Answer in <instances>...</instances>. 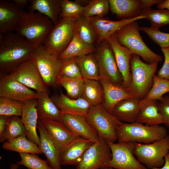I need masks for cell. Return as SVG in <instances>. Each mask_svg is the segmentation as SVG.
Returning <instances> with one entry per match:
<instances>
[{
	"label": "cell",
	"instance_id": "484cf974",
	"mask_svg": "<svg viewBox=\"0 0 169 169\" xmlns=\"http://www.w3.org/2000/svg\"><path fill=\"white\" fill-rule=\"evenodd\" d=\"M112 14L117 18H133L141 15L142 10L141 0H109Z\"/></svg>",
	"mask_w": 169,
	"mask_h": 169
},
{
	"label": "cell",
	"instance_id": "f546056e",
	"mask_svg": "<svg viewBox=\"0 0 169 169\" xmlns=\"http://www.w3.org/2000/svg\"><path fill=\"white\" fill-rule=\"evenodd\" d=\"M96 48L94 45L84 42L76 32L66 49L59 56L63 61H66L76 57L95 53Z\"/></svg>",
	"mask_w": 169,
	"mask_h": 169
},
{
	"label": "cell",
	"instance_id": "ffe728a7",
	"mask_svg": "<svg viewBox=\"0 0 169 169\" xmlns=\"http://www.w3.org/2000/svg\"><path fill=\"white\" fill-rule=\"evenodd\" d=\"M93 143L91 141L79 137L74 139L61 150V165L76 166L85 151Z\"/></svg>",
	"mask_w": 169,
	"mask_h": 169
},
{
	"label": "cell",
	"instance_id": "277c9868",
	"mask_svg": "<svg viewBox=\"0 0 169 169\" xmlns=\"http://www.w3.org/2000/svg\"><path fill=\"white\" fill-rule=\"evenodd\" d=\"M136 21L130 23L114 33L119 43L128 49L132 54L141 56L146 63L150 64L162 61L161 56L151 50L142 39Z\"/></svg>",
	"mask_w": 169,
	"mask_h": 169
},
{
	"label": "cell",
	"instance_id": "c3c4849f",
	"mask_svg": "<svg viewBox=\"0 0 169 169\" xmlns=\"http://www.w3.org/2000/svg\"><path fill=\"white\" fill-rule=\"evenodd\" d=\"M10 117V116L0 115V136L2 135Z\"/></svg>",
	"mask_w": 169,
	"mask_h": 169
},
{
	"label": "cell",
	"instance_id": "4fadbf2b",
	"mask_svg": "<svg viewBox=\"0 0 169 169\" xmlns=\"http://www.w3.org/2000/svg\"><path fill=\"white\" fill-rule=\"evenodd\" d=\"M0 76V97L23 102L38 98L37 92L18 81L12 72Z\"/></svg>",
	"mask_w": 169,
	"mask_h": 169
},
{
	"label": "cell",
	"instance_id": "60d3db41",
	"mask_svg": "<svg viewBox=\"0 0 169 169\" xmlns=\"http://www.w3.org/2000/svg\"><path fill=\"white\" fill-rule=\"evenodd\" d=\"M24 102L0 97V115L21 116Z\"/></svg>",
	"mask_w": 169,
	"mask_h": 169
},
{
	"label": "cell",
	"instance_id": "ba28073f",
	"mask_svg": "<svg viewBox=\"0 0 169 169\" xmlns=\"http://www.w3.org/2000/svg\"><path fill=\"white\" fill-rule=\"evenodd\" d=\"M75 21L71 18H59L43 44L49 51L59 56L67 47L74 37Z\"/></svg>",
	"mask_w": 169,
	"mask_h": 169
},
{
	"label": "cell",
	"instance_id": "8fae6325",
	"mask_svg": "<svg viewBox=\"0 0 169 169\" xmlns=\"http://www.w3.org/2000/svg\"><path fill=\"white\" fill-rule=\"evenodd\" d=\"M107 142L111 149L112 158L106 164L105 167L115 169H147L134 156L135 143Z\"/></svg>",
	"mask_w": 169,
	"mask_h": 169
},
{
	"label": "cell",
	"instance_id": "11a10c76",
	"mask_svg": "<svg viewBox=\"0 0 169 169\" xmlns=\"http://www.w3.org/2000/svg\"><path fill=\"white\" fill-rule=\"evenodd\" d=\"M111 169H113V168H111Z\"/></svg>",
	"mask_w": 169,
	"mask_h": 169
},
{
	"label": "cell",
	"instance_id": "30bf717a",
	"mask_svg": "<svg viewBox=\"0 0 169 169\" xmlns=\"http://www.w3.org/2000/svg\"><path fill=\"white\" fill-rule=\"evenodd\" d=\"M94 54L98 66L99 80L122 86V77L113 50L106 40L97 44Z\"/></svg>",
	"mask_w": 169,
	"mask_h": 169
},
{
	"label": "cell",
	"instance_id": "681fc988",
	"mask_svg": "<svg viewBox=\"0 0 169 169\" xmlns=\"http://www.w3.org/2000/svg\"><path fill=\"white\" fill-rule=\"evenodd\" d=\"M12 1L15 5L21 10H23L24 8L30 2V0H13Z\"/></svg>",
	"mask_w": 169,
	"mask_h": 169
},
{
	"label": "cell",
	"instance_id": "4316f807",
	"mask_svg": "<svg viewBox=\"0 0 169 169\" xmlns=\"http://www.w3.org/2000/svg\"><path fill=\"white\" fill-rule=\"evenodd\" d=\"M38 93L36 108L38 120L50 119L61 121L63 112L49 97L48 93Z\"/></svg>",
	"mask_w": 169,
	"mask_h": 169
},
{
	"label": "cell",
	"instance_id": "816d5d0a",
	"mask_svg": "<svg viewBox=\"0 0 169 169\" xmlns=\"http://www.w3.org/2000/svg\"><path fill=\"white\" fill-rule=\"evenodd\" d=\"M158 9H166L169 10V0H163L157 5Z\"/></svg>",
	"mask_w": 169,
	"mask_h": 169
},
{
	"label": "cell",
	"instance_id": "8992f818",
	"mask_svg": "<svg viewBox=\"0 0 169 169\" xmlns=\"http://www.w3.org/2000/svg\"><path fill=\"white\" fill-rule=\"evenodd\" d=\"M85 117L99 137L108 142L114 143L117 140V130L122 122L108 112L101 104L91 106Z\"/></svg>",
	"mask_w": 169,
	"mask_h": 169
},
{
	"label": "cell",
	"instance_id": "4dcf8cb0",
	"mask_svg": "<svg viewBox=\"0 0 169 169\" xmlns=\"http://www.w3.org/2000/svg\"><path fill=\"white\" fill-rule=\"evenodd\" d=\"M84 79L99 80L98 63L94 53L75 57Z\"/></svg>",
	"mask_w": 169,
	"mask_h": 169
},
{
	"label": "cell",
	"instance_id": "f35d334b",
	"mask_svg": "<svg viewBox=\"0 0 169 169\" xmlns=\"http://www.w3.org/2000/svg\"><path fill=\"white\" fill-rule=\"evenodd\" d=\"M110 9L108 0H92L89 1L86 6L84 7L82 16L90 17L94 16L104 17Z\"/></svg>",
	"mask_w": 169,
	"mask_h": 169
},
{
	"label": "cell",
	"instance_id": "b9f144b4",
	"mask_svg": "<svg viewBox=\"0 0 169 169\" xmlns=\"http://www.w3.org/2000/svg\"><path fill=\"white\" fill-rule=\"evenodd\" d=\"M21 160L17 164L23 165L28 169H52L49 166L46 160L40 158L36 154L19 153Z\"/></svg>",
	"mask_w": 169,
	"mask_h": 169
},
{
	"label": "cell",
	"instance_id": "ac0fdd59",
	"mask_svg": "<svg viewBox=\"0 0 169 169\" xmlns=\"http://www.w3.org/2000/svg\"><path fill=\"white\" fill-rule=\"evenodd\" d=\"M22 11L12 0H0V34L5 35L16 31Z\"/></svg>",
	"mask_w": 169,
	"mask_h": 169
},
{
	"label": "cell",
	"instance_id": "7dc6e473",
	"mask_svg": "<svg viewBox=\"0 0 169 169\" xmlns=\"http://www.w3.org/2000/svg\"><path fill=\"white\" fill-rule=\"evenodd\" d=\"M141 8L142 9H146L151 8V6L155 4L157 5L161 3L162 0H141Z\"/></svg>",
	"mask_w": 169,
	"mask_h": 169
},
{
	"label": "cell",
	"instance_id": "d4e9b609",
	"mask_svg": "<svg viewBox=\"0 0 169 169\" xmlns=\"http://www.w3.org/2000/svg\"><path fill=\"white\" fill-rule=\"evenodd\" d=\"M141 100L133 97L123 100L114 107L111 114L122 122L131 123L136 122Z\"/></svg>",
	"mask_w": 169,
	"mask_h": 169
},
{
	"label": "cell",
	"instance_id": "bcb514c9",
	"mask_svg": "<svg viewBox=\"0 0 169 169\" xmlns=\"http://www.w3.org/2000/svg\"><path fill=\"white\" fill-rule=\"evenodd\" d=\"M161 49L164 55V61L156 75L161 78L169 80V48Z\"/></svg>",
	"mask_w": 169,
	"mask_h": 169
},
{
	"label": "cell",
	"instance_id": "e0dca14e",
	"mask_svg": "<svg viewBox=\"0 0 169 169\" xmlns=\"http://www.w3.org/2000/svg\"><path fill=\"white\" fill-rule=\"evenodd\" d=\"M86 18L94 27L97 33L98 36L97 44L106 40L111 35L126 24L139 19L146 18L143 15L118 21H111L104 17L97 16Z\"/></svg>",
	"mask_w": 169,
	"mask_h": 169
},
{
	"label": "cell",
	"instance_id": "ee69618b",
	"mask_svg": "<svg viewBox=\"0 0 169 169\" xmlns=\"http://www.w3.org/2000/svg\"><path fill=\"white\" fill-rule=\"evenodd\" d=\"M59 78L83 79L79 68L75 61V57L64 61L58 79Z\"/></svg>",
	"mask_w": 169,
	"mask_h": 169
},
{
	"label": "cell",
	"instance_id": "1f68e13d",
	"mask_svg": "<svg viewBox=\"0 0 169 169\" xmlns=\"http://www.w3.org/2000/svg\"><path fill=\"white\" fill-rule=\"evenodd\" d=\"M2 147L5 150L19 153H42L38 145L24 136H20L12 140L5 141L3 143Z\"/></svg>",
	"mask_w": 169,
	"mask_h": 169
},
{
	"label": "cell",
	"instance_id": "603a6c76",
	"mask_svg": "<svg viewBox=\"0 0 169 169\" xmlns=\"http://www.w3.org/2000/svg\"><path fill=\"white\" fill-rule=\"evenodd\" d=\"M51 98L63 113L85 116L92 106L82 97L73 99L62 92L54 95Z\"/></svg>",
	"mask_w": 169,
	"mask_h": 169
},
{
	"label": "cell",
	"instance_id": "d6986e66",
	"mask_svg": "<svg viewBox=\"0 0 169 169\" xmlns=\"http://www.w3.org/2000/svg\"><path fill=\"white\" fill-rule=\"evenodd\" d=\"M38 120L60 150L79 137L70 131L61 121L50 119Z\"/></svg>",
	"mask_w": 169,
	"mask_h": 169
},
{
	"label": "cell",
	"instance_id": "836d02e7",
	"mask_svg": "<svg viewBox=\"0 0 169 169\" xmlns=\"http://www.w3.org/2000/svg\"><path fill=\"white\" fill-rule=\"evenodd\" d=\"M75 31L84 43L94 45L97 42L98 36L96 31L86 18L82 16L76 20Z\"/></svg>",
	"mask_w": 169,
	"mask_h": 169
},
{
	"label": "cell",
	"instance_id": "3957f363",
	"mask_svg": "<svg viewBox=\"0 0 169 169\" xmlns=\"http://www.w3.org/2000/svg\"><path fill=\"white\" fill-rule=\"evenodd\" d=\"M53 24L48 17L38 12L23 10L16 32L37 47L43 43Z\"/></svg>",
	"mask_w": 169,
	"mask_h": 169
},
{
	"label": "cell",
	"instance_id": "7c38bea8",
	"mask_svg": "<svg viewBox=\"0 0 169 169\" xmlns=\"http://www.w3.org/2000/svg\"><path fill=\"white\" fill-rule=\"evenodd\" d=\"M111 158L108 143L99 136L98 141L94 143L85 151L76 169H100L105 167Z\"/></svg>",
	"mask_w": 169,
	"mask_h": 169
},
{
	"label": "cell",
	"instance_id": "74e56055",
	"mask_svg": "<svg viewBox=\"0 0 169 169\" xmlns=\"http://www.w3.org/2000/svg\"><path fill=\"white\" fill-rule=\"evenodd\" d=\"M169 92V80L161 78L156 75L153 77L152 86L142 102L150 100L161 101L165 93Z\"/></svg>",
	"mask_w": 169,
	"mask_h": 169
},
{
	"label": "cell",
	"instance_id": "d6a6232c",
	"mask_svg": "<svg viewBox=\"0 0 169 169\" xmlns=\"http://www.w3.org/2000/svg\"><path fill=\"white\" fill-rule=\"evenodd\" d=\"M84 84L81 97L92 106L102 104L104 97L103 87L98 80L84 79Z\"/></svg>",
	"mask_w": 169,
	"mask_h": 169
},
{
	"label": "cell",
	"instance_id": "44dd1931",
	"mask_svg": "<svg viewBox=\"0 0 169 169\" xmlns=\"http://www.w3.org/2000/svg\"><path fill=\"white\" fill-rule=\"evenodd\" d=\"M37 128L40 138L38 146L46 157L49 166L52 169H62L60 162L61 150L50 137L39 120Z\"/></svg>",
	"mask_w": 169,
	"mask_h": 169
},
{
	"label": "cell",
	"instance_id": "83f0119b",
	"mask_svg": "<svg viewBox=\"0 0 169 169\" xmlns=\"http://www.w3.org/2000/svg\"><path fill=\"white\" fill-rule=\"evenodd\" d=\"M157 100H150L142 102L136 122L145 124L149 126L159 125L163 124V120L158 107Z\"/></svg>",
	"mask_w": 169,
	"mask_h": 169
},
{
	"label": "cell",
	"instance_id": "2e32d148",
	"mask_svg": "<svg viewBox=\"0 0 169 169\" xmlns=\"http://www.w3.org/2000/svg\"><path fill=\"white\" fill-rule=\"evenodd\" d=\"M61 121L72 133L94 143L99 140L96 131L87 121L85 116L63 113Z\"/></svg>",
	"mask_w": 169,
	"mask_h": 169
},
{
	"label": "cell",
	"instance_id": "cb8c5ba5",
	"mask_svg": "<svg viewBox=\"0 0 169 169\" xmlns=\"http://www.w3.org/2000/svg\"><path fill=\"white\" fill-rule=\"evenodd\" d=\"M103 89L104 100L101 104L109 113L112 114L115 105L121 100L132 97L122 86L99 79Z\"/></svg>",
	"mask_w": 169,
	"mask_h": 169
},
{
	"label": "cell",
	"instance_id": "f5cc1de1",
	"mask_svg": "<svg viewBox=\"0 0 169 169\" xmlns=\"http://www.w3.org/2000/svg\"><path fill=\"white\" fill-rule=\"evenodd\" d=\"M19 165L18 164H13L11 165L10 169H17L18 168Z\"/></svg>",
	"mask_w": 169,
	"mask_h": 169
},
{
	"label": "cell",
	"instance_id": "7a4b0ae2",
	"mask_svg": "<svg viewBox=\"0 0 169 169\" xmlns=\"http://www.w3.org/2000/svg\"><path fill=\"white\" fill-rule=\"evenodd\" d=\"M158 63H145L139 55L132 54L130 63L131 81L125 89L132 97L141 100L147 95L152 86Z\"/></svg>",
	"mask_w": 169,
	"mask_h": 169
},
{
	"label": "cell",
	"instance_id": "52a82bcc",
	"mask_svg": "<svg viewBox=\"0 0 169 169\" xmlns=\"http://www.w3.org/2000/svg\"><path fill=\"white\" fill-rule=\"evenodd\" d=\"M31 59L35 62L47 86H56L64 61L61 59L59 56L49 51L43 44L35 48Z\"/></svg>",
	"mask_w": 169,
	"mask_h": 169
},
{
	"label": "cell",
	"instance_id": "d590c367",
	"mask_svg": "<svg viewBox=\"0 0 169 169\" xmlns=\"http://www.w3.org/2000/svg\"><path fill=\"white\" fill-rule=\"evenodd\" d=\"M84 84L83 79L59 78L57 81V85L63 87L67 92V95L73 99L81 97Z\"/></svg>",
	"mask_w": 169,
	"mask_h": 169
},
{
	"label": "cell",
	"instance_id": "f907efd6",
	"mask_svg": "<svg viewBox=\"0 0 169 169\" xmlns=\"http://www.w3.org/2000/svg\"><path fill=\"white\" fill-rule=\"evenodd\" d=\"M165 162L161 167H154L151 169H169V153L165 157Z\"/></svg>",
	"mask_w": 169,
	"mask_h": 169
},
{
	"label": "cell",
	"instance_id": "5b68a950",
	"mask_svg": "<svg viewBox=\"0 0 169 169\" xmlns=\"http://www.w3.org/2000/svg\"><path fill=\"white\" fill-rule=\"evenodd\" d=\"M118 142L152 143L167 136L166 129L159 125L149 126L137 122H122L117 130Z\"/></svg>",
	"mask_w": 169,
	"mask_h": 169
},
{
	"label": "cell",
	"instance_id": "5bb4252c",
	"mask_svg": "<svg viewBox=\"0 0 169 169\" xmlns=\"http://www.w3.org/2000/svg\"><path fill=\"white\" fill-rule=\"evenodd\" d=\"M12 73L18 81L37 92H48L47 86L32 59L21 64Z\"/></svg>",
	"mask_w": 169,
	"mask_h": 169
},
{
	"label": "cell",
	"instance_id": "db71d44e",
	"mask_svg": "<svg viewBox=\"0 0 169 169\" xmlns=\"http://www.w3.org/2000/svg\"><path fill=\"white\" fill-rule=\"evenodd\" d=\"M111 168L108 167H103L100 169H111Z\"/></svg>",
	"mask_w": 169,
	"mask_h": 169
},
{
	"label": "cell",
	"instance_id": "8d00e7d4",
	"mask_svg": "<svg viewBox=\"0 0 169 169\" xmlns=\"http://www.w3.org/2000/svg\"><path fill=\"white\" fill-rule=\"evenodd\" d=\"M141 15L144 16L150 22L151 27L159 28L169 24V10L168 9H142Z\"/></svg>",
	"mask_w": 169,
	"mask_h": 169
},
{
	"label": "cell",
	"instance_id": "7402d4cb",
	"mask_svg": "<svg viewBox=\"0 0 169 169\" xmlns=\"http://www.w3.org/2000/svg\"><path fill=\"white\" fill-rule=\"evenodd\" d=\"M24 103L21 119L26 130L27 137L38 146L40 138L36 131L38 121L37 99L26 101Z\"/></svg>",
	"mask_w": 169,
	"mask_h": 169
},
{
	"label": "cell",
	"instance_id": "9a60e30c",
	"mask_svg": "<svg viewBox=\"0 0 169 169\" xmlns=\"http://www.w3.org/2000/svg\"><path fill=\"white\" fill-rule=\"evenodd\" d=\"M106 40L113 50L117 67L122 77V86L126 89L129 86L131 81L130 63L132 54L128 49L119 43L114 33Z\"/></svg>",
	"mask_w": 169,
	"mask_h": 169
},
{
	"label": "cell",
	"instance_id": "9c48e42d",
	"mask_svg": "<svg viewBox=\"0 0 169 169\" xmlns=\"http://www.w3.org/2000/svg\"><path fill=\"white\" fill-rule=\"evenodd\" d=\"M169 135L150 144L135 143L134 154L138 161L147 168L160 167L169 153Z\"/></svg>",
	"mask_w": 169,
	"mask_h": 169
},
{
	"label": "cell",
	"instance_id": "9f6ffc18",
	"mask_svg": "<svg viewBox=\"0 0 169 169\" xmlns=\"http://www.w3.org/2000/svg\"></svg>",
	"mask_w": 169,
	"mask_h": 169
},
{
	"label": "cell",
	"instance_id": "ab89813d",
	"mask_svg": "<svg viewBox=\"0 0 169 169\" xmlns=\"http://www.w3.org/2000/svg\"><path fill=\"white\" fill-rule=\"evenodd\" d=\"M60 18H68L76 20L82 17L84 7L77 1L61 0Z\"/></svg>",
	"mask_w": 169,
	"mask_h": 169
},
{
	"label": "cell",
	"instance_id": "f6af8a7d",
	"mask_svg": "<svg viewBox=\"0 0 169 169\" xmlns=\"http://www.w3.org/2000/svg\"><path fill=\"white\" fill-rule=\"evenodd\" d=\"M157 105L159 111L163 118V124L169 129V96H163Z\"/></svg>",
	"mask_w": 169,
	"mask_h": 169
},
{
	"label": "cell",
	"instance_id": "f1b7e54d",
	"mask_svg": "<svg viewBox=\"0 0 169 169\" xmlns=\"http://www.w3.org/2000/svg\"><path fill=\"white\" fill-rule=\"evenodd\" d=\"M61 0H30L28 12H38L48 17L54 25L59 20Z\"/></svg>",
	"mask_w": 169,
	"mask_h": 169
},
{
	"label": "cell",
	"instance_id": "7bdbcfd3",
	"mask_svg": "<svg viewBox=\"0 0 169 169\" xmlns=\"http://www.w3.org/2000/svg\"><path fill=\"white\" fill-rule=\"evenodd\" d=\"M139 30L145 32L154 42L161 49L169 48V33L162 32L159 28L150 27H140Z\"/></svg>",
	"mask_w": 169,
	"mask_h": 169
},
{
	"label": "cell",
	"instance_id": "e575fe53",
	"mask_svg": "<svg viewBox=\"0 0 169 169\" xmlns=\"http://www.w3.org/2000/svg\"><path fill=\"white\" fill-rule=\"evenodd\" d=\"M20 136H27L26 130L21 119L18 116H10L2 135L0 136V141H10Z\"/></svg>",
	"mask_w": 169,
	"mask_h": 169
},
{
	"label": "cell",
	"instance_id": "6da1fadb",
	"mask_svg": "<svg viewBox=\"0 0 169 169\" xmlns=\"http://www.w3.org/2000/svg\"><path fill=\"white\" fill-rule=\"evenodd\" d=\"M36 47L16 33L0 34V75L12 72L31 59Z\"/></svg>",
	"mask_w": 169,
	"mask_h": 169
}]
</instances>
